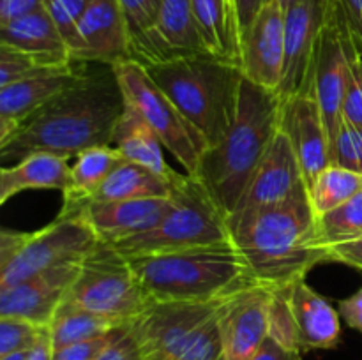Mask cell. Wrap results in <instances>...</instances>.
<instances>
[{
	"instance_id": "681fc988",
	"label": "cell",
	"mask_w": 362,
	"mask_h": 360,
	"mask_svg": "<svg viewBox=\"0 0 362 360\" xmlns=\"http://www.w3.org/2000/svg\"><path fill=\"white\" fill-rule=\"evenodd\" d=\"M151 360H165V359H151Z\"/></svg>"
},
{
	"instance_id": "7c38bea8",
	"label": "cell",
	"mask_w": 362,
	"mask_h": 360,
	"mask_svg": "<svg viewBox=\"0 0 362 360\" xmlns=\"http://www.w3.org/2000/svg\"><path fill=\"white\" fill-rule=\"evenodd\" d=\"M297 198H310L308 182L292 143L278 129L267 154L251 176L237 212L276 207ZM233 214V215H235Z\"/></svg>"
},
{
	"instance_id": "1f68e13d",
	"label": "cell",
	"mask_w": 362,
	"mask_h": 360,
	"mask_svg": "<svg viewBox=\"0 0 362 360\" xmlns=\"http://www.w3.org/2000/svg\"><path fill=\"white\" fill-rule=\"evenodd\" d=\"M78 62H55L41 56L28 55L20 49L0 44V87L27 80V78L42 76V74L64 73L71 71Z\"/></svg>"
},
{
	"instance_id": "ab89813d",
	"label": "cell",
	"mask_w": 362,
	"mask_h": 360,
	"mask_svg": "<svg viewBox=\"0 0 362 360\" xmlns=\"http://www.w3.org/2000/svg\"><path fill=\"white\" fill-rule=\"evenodd\" d=\"M41 9H45V0H0V25H7Z\"/></svg>"
},
{
	"instance_id": "9a60e30c",
	"label": "cell",
	"mask_w": 362,
	"mask_h": 360,
	"mask_svg": "<svg viewBox=\"0 0 362 360\" xmlns=\"http://www.w3.org/2000/svg\"><path fill=\"white\" fill-rule=\"evenodd\" d=\"M285 9L269 0L240 46V69L246 80L279 92L285 74Z\"/></svg>"
},
{
	"instance_id": "d6a6232c",
	"label": "cell",
	"mask_w": 362,
	"mask_h": 360,
	"mask_svg": "<svg viewBox=\"0 0 362 360\" xmlns=\"http://www.w3.org/2000/svg\"><path fill=\"white\" fill-rule=\"evenodd\" d=\"M90 0H45V9L55 21L74 62H81L83 42L80 37V20Z\"/></svg>"
},
{
	"instance_id": "44dd1931",
	"label": "cell",
	"mask_w": 362,
	"mask_h": 360,
	"mask_svg": "<svg viewBox=\"0 0 362 360\" xmlns=\"http://www.w3.org/2000/svg\"><path fill=\"white\" fill-rule=\"evenodd\" d=\"M286 299L303 353L338 346L341 339V316L325 296L308 284L306 277L286 286Z\"/></svg>"
},
{
	"instance_id": "7bdbcfd3",
	"label": "cell",
	"mask_w": 362,
	"mask_h": 360,
	"mask_svg": "<svg viewBox=\"0 0 362 360\" xmlns=\"http://www.w3.org/2000/svg\"><path fill=\"white\" fill-rule=\"evenodd\" d=\"M338 313L350 328L362 334V288L346 299L339 300Z\"/></svg>"
},
{
	"instance_id": "484cf974",
	"label": "cell",
	"mask_w": 362,
	"mask_h": 360,
	"mask_svg": "<svg viewBox=\"0 0 362 360\" xmlns=\"http://www.w3.org/2000/svg\"><path fill=\"white\" fill-rule=\"evenodd\" d=\"M112 145L126 161L147 166L159 175L173 176L179 173L170 168L168 162H166L165 154H163L165 147H163L158 134L141 119L140 113L131 106L126 104L119 122H117Z\"/></svg>"
},
{
	"instance_id": "83f0119b",
	"label": "cell",
	"mask_w": 362,
	"mask_h": 360,
	"mask_svg": "<svg viewBox=\"0 0 362 360\" xmlns=\"http://www.w3.org/2000/svg\"><path fill=\"white\" fill-rule=\"evenodd\" d=\"M124 161L113 145H103L83 150L71 164L69 189L64 193V205L60 212H71L78 205L90 200L113 169Z\"/></svg>"
},
{
	"instance_id": "ba28073f",
	"label": "cell",
	"mask_w": 362,
	"mask_h": 360,
	"mask_svg": "<svg viewBox=\"0 0 362 360\" xmlns=\"http://www.w3.org/2000/svg\"><path fill=\"white\" fill-rule=\"evenodd\" d=\"M101 240L80 214H59L37 232H0V289L64 265L81 263Z\"/></svg>"
},
{
	"instance_id": "60d3db41",
	"label": "cell",
	"mask_w": 362,
	"mask_h": 360,
	"mask_svg": "<svg viewBox=\"0 0 362 360\" xmlns=\"http://www.w3.org/2000/svg\"><path fill=\"white\" fill-rule=\"evenodd\" d=\"M327 254L329 261H338V263L362 270V239L331 246L327 249Z\"/></svg>"
},
{
	"instance_id": "f35d334b",
	"label": "cell",
	"mask_w": 362,
	"mask_h": 360,
	"mask_svg": "<svg viewBox=\"0 0 362 360\" xmlns=\"http://www.w3.org/2000/svg\"><path fill=\"white\" fill-rule=\"evenodd\" d=\"M110 337H112V332L108 335H103V337L92 339V341L78 342V344L53 349L52 360H95L101 355L105 346L108 344Z\"/></svg>"
},
{
	"instance_id": "603a6c76",
	"label": "cell",
	"mask_w": 362,
	"mask_h": 360,
	"mask_svg": "<svg viewBox=\"0 0 362 360\" xmlns=\"http://www.w3.org/2000/svg\"><path fill=\"white\" fill-rule=\"evenodd\" d=\"M71 162L69 157L35 152L11 166L0 169V205L23 191L55 189L62 194L69 189Z\"/></svg>"
},
{
	"instance_id": "bcb514c9",
	"label": "cell",
	"mask_w": 362,
	"mask_h": 360,
	"mask_svg": "<svg viewBox=\"0 0 362 360\" xmlns=\"http://www.w3.org/2000/svg\"><path fill=\"white\" fill-rule=\"evenodd\" d=\"M53 355V346H52V339H49V330L48 327L45 328L42 335L39 337L37 344L28 352L27 360H52Z\"/></svg>"
},
{
	"instance_id": "8d00e7d4",
	"label": "cell",
	"mask_w": 362,
	"mask_h": 360,
	"mask_svg": "<svg viewBox=\"0 0 362 360\" xmlns=\"http://www.w3.org/2000/svg\"><path fill=\"white\" fill-rule=\"evenodd\" d=\"M331 164L362 175V129L343 120V126L331 140Z\"/></svg>"
},
{
	"instance_id": "ee69618b",
	"label": "cell",
	"mask_w": 362,
	"mask_h": 360,
	"mask_svg": "<svg viewBox=\"0 0 362 360\" xmlns=\"http://www.w3.org/2000/svg\"><path fill=\"white\" fill-rule=\"evenodd\" d=\"M251 360H303V352L286 348L281 342L267 335L264 344L258 348V352L255 353Z\"/></svg>"
},
{
	"instance_id": "4fadbf2b",
	"label": "cell",
	"mask_w": 362,
	"mask_h": 360,
	"mask_svg": "<svg viewBox=\"0 0 362 360\" xmlns=\"http://www.w3.org/2000/svg\"><path fill=\"white\" fill-rule=\"evenodd\" d=\"M327 0H297L285 9V74L279 95L304 94L311 90L315 53L324 27Z\"/></svg>"
},
{
	"instance_id": "4dcf8cb0",
	"label": "cell",
	"mask_w": 362,
	"mask_h": 360,
	"mask_svg": "<svg viewBox=\"0 0 362 360\" xmlns=\"http://www.w3.org/2000/svg\"><path fill=\"white\" fill-rule=\"evenodd\" d=\"M362 239V189L349 201L334 210L318 217V239L320 249L350 240Z\"/></svg>"
},
{
	"instance_id": "d6986e66",
	"label": "cell",
	"mask_w": 362,
	"mask_h": 360,
	"mask_svg": "<svg viewBox=\"0 0 362 360\" xmlns=\"http://www.w3.org/2000/svg\"><path fill=\"white\" fill-rule=\"evenodd\" d=\"M81 62L115 66L131 59V32L119 0H90L80 20Z\"/></svg>"
},
{
	"instance_id": "52a82bcc",
	"label": "cell",
	"mask_w": 362,
	"mask_h": 360,
	"mask_svg": "<svg viewBox=\"0 0 362 360\" xmlns=\"http://www.w3.org/2000/svg\"><path fill=\"white\" fill-rule=\"evenodd\" d=\"M232 244L228 217L194 176L184 175L168 214L156 228L115 244L126 258Z\"/></svg>"
},
{
	"instance_id": "d590c367",
	"label": "cell",
	"mask_w": 362,
	"mask_h": 360,
	"mask_svg": "<svg viewBox=\"0 0 362 360\" xmlns=\"http://www.w3.org/2000/svg\"><path fill=\"white\" fill-rule=\"evenodd\" d=\"M349 85L343 102V120L350 126L362 129V52L356 37L349 44Z\"/></svg>"
},
{
	"instance_id": "3957f363",
	"label": "cell",
	"mask_w": 362,
	"mask_h": 360,
	"mask_svg": "<svg viewBox=\"0 0 362 360\" xmlns=\"http://www.w3.org/2000/svg\"><path fill=\"white\" fill-rule=\"evenodd\" d=\"M279 112V92L244 78L235 120L223 140L207 148L193 175L228 219L278 133Z\"/></svg>"
},
{
	"instance_id": "4316f807",
	"label": "cell",
	"mask_w": 362,
	"mask_h": 360,
	"mask_svg": "<svg viewBox=\"0 0 362 360\" xmlns=\"http://www.w3.org/2000/svg\"><path fill=\"white\" fill-rule=\"evenodd\" d=\"M193 11L207 52L240 66V34L233 0H193Z\"/></svg>"
},
{
	"instance_id": "b9f144b4",
	"label": "cell",
	"mask_w": 362,
	"mask_h": 360,
	"mask_svg": "<svg viewBox=\"0 0 362 360\" xmlns=\"http://www.w3.org/2000/svg\"><path fill=\"white\" fill-rule=\"evenodd\" d=\"M269 0H233L235 6V16L237 25H239V34H240V46H243V39L250 32L251 25L255 23L257 16Z\"/></svg>"
},
{
	"instance_id": "7dc6e473",
	"label": "cell",
	"mask_w": 362,
	"mask_h": 360,
	"mask_svg": "<svg viewBox=\"0 0 362 360\" xmlns=\"http://www.w3.org/2000/svg\"><path fill=\"white\" fill-rule=\"evenodd\" d=\"M28 352H20V353H11V355L0 356V360H27Z\"/></svg>"
},
{
	"instance_id": "8fae6325",
	"label": "cell",
	"mask_w": 362,
	"mask_h": 360,
	"mask_svg": "<svg viewBox=\"0 0 362 360\" xmlns=\"http://www.w3.org/2000/svg\"><path fill=\"white\" fill-rule=\"evenodd\" d=\"M352 30L349 27L339 0H327L324 27L315 53L311 90L320 106L331 140L343 126V102L349 85V44Z\"/></svg>"
},
{
	"instance_id": "ffe728a7",
	"label": "cell",
	"mask_w": 362,
	"mask_h": 360,
	"mask_svg": "<svg viewBox=\"0 0 362 360\" xmlns=\"http://www.w3.org/2000/svg\"><path fill=\"white\" fill-rule=\"evenodd\" d=\"M191 53H209L198 32L193 0H158L156 28L136 62H161Z\"/></svg>"
},
{
	"instance_id": "e0dca14e",
	"label": "cell",
	"mask_w": 362,
	"mask_h": 360,
	"mask_svg": "<svg viewBox=\"0 0 362 360\" xmlns=\"http://www.w3.org/2000/svg\"><path fill=\"white\" fill-rule=\"evenodd\" d=\"M173 198H141V200L85 201L71 212L88 222L101 244L115 246L122 240L156 228L172 208Z\"/></svg>"
},
{
	"instance_id": "277c9868",
	"label": "cell",
	"mask_w": 362,
	"mask_h": 360,
	"mask_svg": "<svg viewBox=\"0 0 362 360\" xmlns=\"http://www.w3.org/2000/svg\"><path fill=\"white\" fill-rule=\"evenodd\" d=\"M209 147L219 143L237 115L244 74L237 62L191 53L141 64Z\"/></svg>"
},
{
	"instance_id": "8992f818",
	"label": "cell",
	"mask_w": 362,
	"mask_h": 360,
	"mask_svg": "<svg viewBox=\"0 0 362 360\" xmlns=\"http://www.w3.org/2000/svg\"><path fill=\"white\" fill-rule=\"evenodd\" d=\"M230 296L205 302H152L131 321L145 359L223 360L219 320Z\"/></svg>"
},
{
	"instance_id": "30bf717a",
	"label": "cell",
	"mask_w": 362,
	"mask_h": 360,
	"mask_svg": "<svg viewBox=\"0 0 362 360\" xmlns=\"http://www.w3.org/2000/svg\"><path fill=\"white\" fill-rule=\"evenodd\" d=\"M112 67L122 90L124 102L140 113L141 119L158 134L165 150L184 166V173L193 176L209 148L204 136L148 76L140 62L127 59Z\"/></svg>"
},
{
	"instance_id": "74e56055",
	"label": "cell",
	"mask_w": 362,
	"mask_h": 360,
	"mask_svg": "<svg viewBox=\"0 0 362 360\" xmlns=\"http://www.w3.org/2000/svg\"><path fill=\"white\" fill-rule=\"evenodd\" d=\"M95 360H147L134 335L131 323L120 325L112 332L108 344Z\"/></svg>"
},
{
	"instance_id": "5bb4252c",
	"label": "cell",
	"mask_w": 362,
	"mask_h": 360,
	"mask_svg": "<svg viewBox=\"0 0 362 360\" xmlns=\"http://www.w3.org/2000/svg\"><path fill=\"white\" fill-rule=\"evenodd\" d=\"M272 288L247 286L233 293L221 313L223 360H251L269 335Z\"/></svg>"
},
{
	"instance_id": "7402d4cb",
	"label": "cell",
	"mask_w": 362,
	"mask_h": 360,
	"mask_svg": "<svg viewBox=\"0 0 362 360\" xmlns=\"http://www.w3.org/2000/svg\"><path fill=\"white\" fill-rule=\"evenodd\" d=\"M81 69L27 78L0 87V140L9 136L39 108L69 87Z\"/></svg>"
},
{
	"instance_id": "f1b7e54d",
	"label": "cell",
	"mask_w": 362,
	"mask_h": 360,
	"mask_svg": "<svg viewBox=\"0 0 362 360\" xmlns=\"http://www.w3.org/2000/svg\"><path fill=\"white\" fill-rule=\"evenodd\" d=\"M117 327L120 325L115 321L64 300L57 309L48 330L53 349H59L64 346L78 344V342L108 335Z\"/></svg>"
},
{
	"instance_id": "7a4b0ae2",
	"label": "cell",
	"mask_w": 362,
	"mask_h": 360,
	"mask_svg": "<svg viewBox=\"0 0 362 360\" xmlns=\"http://www.w3.org/2000/svg\"><path fill=\"white\" fill-rule=\"evenodd\" d=\"M228 224L233 246L258 284L283 288L306 277L315 265L329 261L327 251L317 244L318 217L310 198L237 212Z\"/></svg>"
},
{
	"instance_id": "e575fe53",
	"label": "cell",
	"mask_w": 362,
	"mask_h": 360,
	"mask_svg": "<svg viewBox=\"0 0 362 360\" xmlns=\"http://www.w3.org/2000/svg\"><path fill=\"white\" fill-rule=\"evenodd\" d=\"M45 328L20 318L0 316V356L30 352L37 344Z\"/></svg>"
},
{
	"instance_id": "2e32d148",
	"label": "cell",
	"mask_w": 362,
	"mask_h": 360,
	"mask_svg": "<svg viewBox=\"0 0 362 360\" xmlns=\"http://www.w3.org/2000/svg\"><path fill=\"white\" fill-rule=\"evenodd\" d=\"M279 129L292 143L310 189L318 173L331 164V136L313 92L281 97Z\"/></svg>"
},
{
	"instance_id": "f6af8a7d",
	"label": "cell",
	"mask_w": 362,
	"mask_h": 360,
	"mask_svg": "<svg viewBox=\"0 0 362 360\" xmlns=\"http://www.w3.org/2000/svg\"><path fill=\"white\" fill-rule=\"evenodd\" d=\"M349 27L362 52V0H339Z\"/></svg>"
},
{
	"instance_id": "d4e9b609",
	"label": "cell",
	"mask_w": 362,
	"mask_h": 360,
	"mask_svg": "<svg viewBox=\"0 0 362 360\" xmlns=\"http://www.w3.org/2000/svg\"><path fill=\"white\" fill-rule=\"evenodd\" d=\"M184 175L186 173H177L173 176L159 175L147 166L124 159L90 200L112 201L141 200V198H173V191Z\"/></svg>"
},
{
	"instance_id": "ac0fdd59",
	"label": "cell",
	"mask_w": 362,
	"mask_h": 360,
	"mask_svg": "<svg viewBox=\"0 0 362 360\" xmlns=\"http://www.w3.org/2000/svg\"><path fill=\"white\" fill-rule=\"evenodd\" d=\"M80 272V263L64 265L0 289V316L20 318L39 327H49Z\"/></svg>"
},
{
	"instance_id": "c3c4849f",
	"label": "cell",
	"mask_w": 362,
	"mask_h": 360,
	"mask_svg": "<svg viewBox=\"0 0 362 360\" xmlns=\"http://www.w3.org/2000/svg\"><path fill=\"white\" fill-rule=\"evenodd\" d=\"M296 2H297V0H279V4L283 6V9H286V7H290L292 4H296Z\"/></svg>"
},
{
	"instance_id": "5b68a950",
	"label": "cell",
	"mask_w": 362,
	"mask_h": 360,
	"mask_svg": "<svg viewBox=\"0 0 362 360\" xmlns=\"http://www.w3.org/2000/svg\"><path fill=\"white\" fill-rule=\"evenodd\" d=\"M127 260L152 302H205L257 282L233 242Z\"/></svg>"
},
{
	"instance_id": "836d02e7",
	"label": "cell",
	"mask_w": 362,
	"mask_h": 360,
	"mask_svg": "<svg viewBox=\"0 0 362 360\" xmlns=\"http://www.w3.org/2000/svg\"><path fill=\"white\" fill-rule=\"evenodd\" d=\"M131 32V59L145 52L158 20V0H119Z\"/></svg>"
},
{
	"instance_id": "9c48e42d",
	"label": "cell",
	"mask_w": 362,
	"mask_h": 360,
	"mask_svg": "<svg viewBox=\"0 0 362 360\" xmlns=\"http://www.w3.org/2000/svg\"><path fill=\"white\" fill-rule=\"evenodd\" d=\"M64 300L119 325L134 321L152 304L129 260L108 244L81 261Z\"/></svg>"
},
{
	"instance_id": "f546056e",
	"label": "cell",
	"mask_w": 362,
	"mask_h": 360,
	"mask_svg": "<svg viewBox=\"0 0 362 360\" xmlns=\"http://www.w3.org/2000/svg\"><path fill=\"white\" fill-rule=\"evenodd\" d=\"M361 189V173L341 168V166L329 164L311 182L308 194H310L311 208L315 210L317 217H320V215L327 214V212L334 210L339 205L349 201Z\"/></svg>"
},
{
	"instance_id": "cb8c5ba5",
	"label": "cell",
	"mask_w": 362,
	"mask_h": 360,
	"mask_svg": "<svg viewBox=\"0 0 362 360\" xmlns=\"http://www.w3.org/2000/svg\"><path fill=\"white\" fill-rule=\"evenodd\" d=\"M0 44L46 60L74 62L62 34L46 9L0 25Z\"/></svg>"
},
{
	"instance_id": "6da1fadb",
	"label": "cell",
	"mask_w": 362,
	"mask_h": 360,
	"mask_svg": "<svg viewBox=\"0 0 362 360\" xmlns=\"http://www.w3.org/2000/svg\"><path fill=\"white\" fill-rule=\"evenodd\" d=\"M126 102L112 66L81 69L76 80L0 140L4 166L35 152L76 157L83 150L112 145Z\"/></svg>"
}]
</instances>
